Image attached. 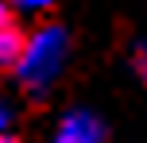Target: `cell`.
Listing matches in <instances>:
<instances>
[{
    "label": "cell",
    "mask_w": 147,
    "mask_h": 143,
    "mask_svg": "<svg viewBox=\"0 0 147 143\" xmlns=\"http://www.w3.org/2000/svg\"><path fill=\"white\" fill-rule=\"evenodd\" d=\"M20 46H23V35L16 31V23L0 27V74L16 70V58H20Z\"/></svg>",
    "instance_id": "3"
},
{
    "label": "cell",
    "mask_w": 147,
    "mask_h": 143,
    "mask_svg": "<svg viewBox=\"0 0 147 143\" xmlns=\"http://www.w3.org/2000/svg\"><path fill=\"white\" fill-rule=\"evenodd\" d=\"M12 4H20L23 12H43V8H51V0H12Z\"/></svg>",
    "instance_id": "5"
},
{
    "label": "cell",
    "mask_w": 147,
    "mask_h": 143,
    "mask_svg": "<svg viewBox=\"0 0 147 143\" xmlns=\"http://www.w3.org/2000/svg\"><path fill=\"white\" fill-rule=\"evenodd\" d=\"M47 143H105V124L89 108H70L58 124H54Z\"/></svg>",
    "instance_id": "2"
},
{
    "label": "cell",
    "mask_w": 147,
    "mask_h": 143,
    "mask_svg": "<svg viewBox=\"0 0 147 143\" xmlns=\"http://www.w3.org/2000/svg\"><path fill=\"white\" fill-rule=\"evenodd\" d=\"M12 23V12H8V4H0V27H8Z\"/></svg>",
    "instance_id": "7"
},
{
    "label": "cell",
    "mask_w": 147,
    "mask_h": 143,
    "mask_svg": "<svg viewBox=\"0 0 147 143\" xmlns=\"http://www.w3.org/2000/svg\"><path fill=\"white\" fill-rule=\"evenodd\" d=\"M8 120H12V112H8V105H4V101H0V132L8 128Z\"/></svg>",
    "instance_id": "6"
},
{
    "label": "cell",
    "mask_w": 147,
    "mask_h": 143,
    "mask_svg": "<svg viewBox=\"0 0 147 143\" xmlns=\"http://www.w3.org/2000/svg\"><path fill=\"white\" fill-rule=\"evenodd\" d=\"M0 143H16V139H12V136H8V132H0Z\"/></svg>",
    "instance_id": "8"
},
{
    "label": "cell",
    "mask_w": 147,
    "mask_h": 143,
    "mask_svg": "<svg viewBox=\"0 0 147 143\" xmlns=\"http://www.w3.org/2000/svg\"><path fill=\"white\" fill-rule=\"evenodd\" d=\"M66 58H70V35L62 27H54V23H43L23 39L12 74L27 93H47L62 77Z\"/></svg>",
    "instance_id": "1"
},
{
    "label": "cell",
    "mask_w": 147,
    "mask_h": 143,
    "mask_svg": "<svg viewBox=\"0 0 147 143\" xmlns=\"http://www.w3.org/2000/svg\"><path fill=\"white\" fill-rule=\"evenodd\" d=\"M132 66H136V74L147 81V43H136V50H132Z\"/></svg>",
    "instance_id": "4"
}]
</instances>
